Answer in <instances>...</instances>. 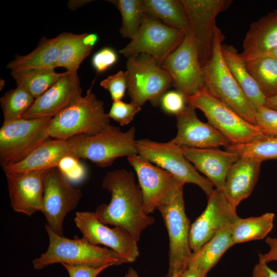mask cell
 I'll use <instances>...</instances> for the list:
<instances>
[{"label": "cell", "instance_id": "6da1fadb", "mask_svg": "<svg viewBox=\"0 0 277 277\" xmlns=\"http://www.w3.org/2000/svg\"><path fill=\"white\" fill-rule=\"evenodd\" d=\"M103 187L111 193L108 204L99 205L95 210L103 224L123 227L138 242L142 231L154 223V219L144 210L141 189L132 171L124 169L108 172Z\"/></svg>", "mask_w": 277, "mask_h": 277}, {"label": "cell", "instance_id": "8fae6325", "mask_svg": "<svg viewBox=\"0 0 277 277\" xmlns=\"http://www.w3.org/2000/svg\"><path fill=\"white\" fill-rule=\"evenodd\" d=\"M136 145L139 155L170 172L183 184L197 185L207 197L214 190L212 183L200 174L184 154L182 147L171 141L163 143L141 139Z\"/></svg>", "mask_w": 277, "mask_h": 277}, {"label": "cell", "instance_id": "83f0119b", "mask_svg": "<svg viewBox=\"0 0 277 277\" xmlns=\"http://www.w3.org/2000/svg\"><path fill=\"white\" fill-rule=\"evenodd\" d=\"M144 13L173 28L190 31L188 17L181 0H142Z\"/></svg>", "mask_w": 277, "mask_h": 277}, {"label": "cell", "instance_id": "d590c367", "mask_svg": "<svg viewBox=\"0 0 277 277\" xmlns=\"http://www.w3.org/2000/svg\"><path fill=\"white\" fill-rule=\"evenodd\" d=\"M141 106L133 103H127L122 101H113L108 117L112 118L120 125L129 124L135 115L141 110Z\"/></svg>", "mask_w": 277, "mask_h": 277}, {"label": "cell", "instance_id": "7c38bea8", "mask_svg": "<svg viewBox=\"0 0 277 277\" xmlns=\"http://www.w3.org/2000/svg\"><path fill=\"white\" fill-rule=\"evenodd\" d=\"M71 183L57 167L48 169L45 172L41 212L47 224L61 236H63L66 216L77 206L82 196L81 189L73 187Z\"/></svg>", "mask_w": 277, "mask_h": 277}, {"label": "cell", "instance_id": "8992f818", "mask_svg": "<svg viewBox=\"0 0 277 277\" xmlns=\"http://www.w3.org/2000/svg\"><path fill=\"white\" fill-rule=\"evenodd\" d=\"M186 103L201 110L208 123L224 135L231 145L242 144L265 136L256 125L252 124L213 96L204 87L186 96Z\"/></svg>", "mask_w": 277, "mask_h": 277}, {"label": "cell", "instance_id": "4316f807", "mask_svg": "<svg viewBox=\"0 0 277 277\" xmlns=\"http://www.w3.org/2000/svg\"><path fill=\"white\" fill-rule=\"evenodd\" d=\"M232 224L223 227L199 251L193 253L188 266H194L207 275L224 253L234 245L232 240Z\"/></svg>", "mask_w": 277, "mask_h": 277}, {"label": "cell", "instance_id": "9c48e42d", "mask_svg": "<svg viewBox=\"0 0 277 277\" xmlns=\"http://www.w3.org/2000/svg\"><path fill=\"white\" fill-rule=\"evenodd\" d=\"M126 71L131 102L141 106L147 101L154 106L159 104L162 96L172 84L170 74L146 54L128 58Z\"/></svg>", "mask_w": 277, "mask_h": 277}, {"label": "cell", "instance_id": "bcb514c9", "mask_svg": "<svg viewBox=\"0 0 277 277\" xmlns=\"http://www.w3.org/2000/svg\"><path fill=\"white\" fill-rule=\"evenodd\" d=\"M98 40V36L95 33H85L83 42L86 46L93 48Z\"/></svg>", "mask_w": 277, "mask_h": 277}, {"label": "cell", "instance_id": "30bf717a", "mask_svg": "<svg viewBox=\"0 0 277 277\" xmlns=\"http://www.w3.org/2000/svg\"><path fill=\"white\" fill-rule=\"evenodd\" d=\"M164 221L169 239V269L167 277L186 269L192 255L189 241L190 221L185 210L183 187L157 209Z\"/></svg>", "mask_w": 277, "mask_h": 277}, {"label": "cell", "instance_id": "603a6c76", "mask_svg": "<svg viewBox=\"0 0 277 277\" xmlns=\"http://www.w3.org/2000/svg\"><path fill=\"white\" fill-rule=\"evenodd\" d=\"M262 162L252 157L242 156L229 170L222 191L235 208L252 193L258 181Z\"/></svg>", "mask_w": 277, "mask_h": 277}, {"label": "cell", "instance_id": "44dd1931", "mask_svg": "<svg viewBox=\"0 0 277 277\" xmlns=\"http://www.w3.org/2000/svg\"><path fill=\"white\" fill-rule=\"evenodd\" d=\"M182 149L196 169L205 175L215 188L220 190L224 188L229 170L241 157L236 153L217 148Z\"/></svg>", "mask_w": 277, "mask_h": 277}, {"label": "cell", "instance_id": "7bdbcfd3", "mask_svg": "<svg viewBox=\"0 0 277 277\" xmlns=\"http://www.w3.org/2000/svg\"><path fill=\"white\" fill-rule=\"evenodd\" d=\"M266 243L269 247V250L265 254L259 253V262L268 263L273 261H277V238L268 237Z\"/></svg>", "mask_w": 277, "mask_h": 277}, {"label": "cell", "instance_id": "d4e9b609", "mask_svg": "<svg viewBox=\"0 0 277 277\" xmlns=\"http://www.w3.org/2000/svg\"><path fill=\"white\" fill-rule=\"evenodd\" d=\"M63 33L55 38H42L34 50L25 55H16L7 65L11 72L30 69H54L58 61Z\"/></svg>", "mask_w": 277, "mask_h": 277}, {"label": "cell", "instance_id": "9a60e30c", "mask_svg": "<svg viewBox=\"0 0 277 277\" xmlns=\"http://www.w3.org/2000/svg\"><path fill=\"white\" fill-rule=\"evenodd\" d=\"M161 67L170 75L176 90L185 96L204 87V73L197 49L190 31L179 46L164 60Z\"/></svg>", "mask_w": 277, "mask_h": 277}, {"label": "cell", "instance_id": "484cf974", "mask_svg": "<svg viewBox=\"0 0 277 277\" xmlns=\"http://www.w3.org/2000/svg\"><path fill=\"white\" fill-rule=\"evenodd\" d=\"M225 62L244 93L256 109L265 106L266 97L248 70L244 60L231 45H222Z\"/></svg>", "mask_w": 277, "mask_h": 277}, {"label": "cell", "instance_id": "3957f363", "mask_svg": "<svg viewBox=\"0 0 277 277\" xmlns=\"http://www.w3.org/2000/svg\"><path fill=\"white\" fill-rule=\"evenodd\" d=\"M224 39V36L216 27L211 57L203 67L204 87L213 96L247 122L256 125V109L244 93L224 61L222 52Z\"/></svg>", "mask_w": 277, "mask_h": 277}, {"label": "cell", "instance_id": "1f68e13d", "mask_svg": "<svg viewBox=\"0 0 277 277\" xmlns=\"http://www.w3.org/2000/svg\"><path fill=\"white\" fill-rule=\"evenodd\" d=\"M245 61L248 70L266 97L277 95V59L261 56Z\"/></svg>", "mask_w": 277, "mask_h": 277}, {"label": "cell", "instance_id": "ac0fdd59", "mask_svg": "<svg viewBox=\"0 0 277 277\" xmlns=\"http://www.w3.org/2000/svg\"><path fill=\"white\" fill-rule=\"evenodd\" d=\"M77 72L66 71L54 84L35 99L23 118H53L82 96Z\"/></svg>", "mask_w": 277, "mask_h": 277}, {"label": "cell", "instance_id": "5bb4252c", "mask_svg": "<svg viewBox=\"0 0 277 277\" xmlns=\"http://www.w3.org/2000/svg\"><path fill=\"white\" fill-rule=\"evenodd\" d=\"M83 238L90 243L102 245L116 252L123 263L134 262L139 255L137 242L125 228H111L102 223L95 212L78 211L74 219Z\"/></svg>", "mask_w": 277, "mask_h": 277}, {"label": "cell", "instance_id": "f6af8a7d", "mask_svg": "<svg viewBox=\"0 0 277 277\" xmlns=\"http://www.w3.org/2000/svg\"><path fill=\"white\" fill-rule=\"evenodd\" d=\"M206 275L193 266H188L180 274V277H206Z\"/></svg>", "mask_w": 277, "mask_h": 277}, {"label": "cell", "instance_id": "836d02e7", "mask_svg": "<svg viewBox=\"0 0 277 277\" xmlns=\"http://www.w3.org/2000/svg\"><path fill=\"white\" fill-rule=\"evenodd\" d=\"M120 11L122 25L120 33L124 38L131 39L138 30L144 15L142 0H111Z\"/></svg>", "mask_w": 277, "mask_h": 277}, {"label": "cell", "instance_id": "7a4b0ae2", "mask_svg": "<svg viewBox=\"0 0 277 277\" xmlns=\"http://www.w3.org/2000/svg\"><path fill=\"white\" fill-rule=\"evenodd\" d=\"M45 229L49 246L46 252L33 261L35 269H42L56 263L92 267L124 263L118 254L110 249L93 245L83 237L75 236L71 239L60 235L48 224L45 225Z\"/></svg>", "mask_w": 277, "mask_h": 277}, {"label": "cell", "instance_id": "d6986e66", "mask_svg": "<svg viewBox=\"0 0 277 277\" xmlns=\"http://www.w3.org/2000/svg\"><path fill=\"white\" fill-rule=\"evenodd\" d=\"M176 117L177 134L171 140L181 147L212 148L230 144L228 140L209 123L200 121L195 108L188 105Z\"/></svg>", "mask_w": 277, "mask_h": 277}, {"label": "cell", "instance_id": "60d3db41", "mask_svg": "<svg viewBox=\"0 0 277 277\" xmlns=\"http://www.w3.org/2000/svg\"><path fill=\"white\" fill-rule=\"evenodd\" d=\"M163 109L166 112L176 115L186 107V96L180 92H166L162 96L160 103Z\"/></svg>", "mask_w": 277, "mask_h": 277}, {"label": "cell", "instance_id": "681fc988", "mask_svg": "<svg viewBox=\"0 0 277 277\" xmlns=\"http://www.w3.org/2000/svg\"><path fill=\"white\" fill-rule=\"evenodd\" d=\"M125 277H138L137 272L132 268H129Z\"/></svg>", "mask_w": 277, "mask_h": 277}, {"label": "cell", "instance_id": "f546056e", "mask_svg": "<svg viewBox=\"0 0 277 277\" xmlns=\"http://www.w3.org/2000/svg\"><path fill=\"white\" fill-rule=\"evenodd\" d=\"M85 33L63 32L56 68L64 67L68 72H77L80 65L91 52L92 48L83 42Z\"/></svg>", "mask_w": 277, "mask_h": 277}, {"label": "cell", "instance_id": "ee69618b", "mask_svg": "<svg viewBox=\"0 0 277 277\" xmlns=\"http://www.w3.org/2000/svg\"><path fill=\"white\" fill-rule=\"evenodd\" d=\"M252 277H277V272L268 267L267 263L259 262L253 268Z\"/></svg>", "mask_w": 277, "mask_h": 277}, {"label": "cell", "instance_id": "ba28073f", "mask_svg": "<svg viewBox=\"0 0 277 277\" xmlns=\"http://www.w3.org/2000/svg\"><path fill=\"white\" fill-rule=\"evenodd\" d=\"M187 32L144 13L138 30L119 52L127 58L143 53L149 55L161 67L164 60L181 44Z\"/></svg>", "mask_w": 277, "mask_h": 277}, {"label": "cell", "instance_id": "4fadbf2b", "mask_svg": "<svg viewBox=\"0 0 277 277\" xmlns=\"http://www.w3.org/2000/svg\"><path fill=\"white\" fill-rule=\"evenodd\" d=\"M127 157L137 176L144 210L147 214L153 213L167 203L177 189L184 185L171 173L154 165L138 154Z\"/></svg>", "mask_w": 277, "mask_h": 277}, {"label": "cell", "instance_id": "cb8c5ba5", "mask_svg": "<svg viewBox=\"0 0 277 277\" xmlns=\"http://www.w3.org/2000/svg\"><path fill=\"white\" fill-rule=\"evenodd\" d=\"M276 46L277 10L250 25L243 41V52L240 54L246 61L260 56Z\"/></svg>", "mask_w": 277, "mask_h": 277}, {"label": "cell", "instance_id": "d6a6232c", "mask_svg": "<svg viewBox=\"0 0 277 277\" xmlns=\"http://www.w3.org/2000/svg\"><path fill=\"white\" fill-rule=\"evenodd\" d=\"M34 101L32 95L20 86L6 92L0 98L4 115L3 123L23 118Z\"/></svg>", "mask_w": 277, "mask_h": 277}, {"label": "cell", "instance_id": "4dcf8cb0", "mask_svg": "<svg viewBox=\"0 0 277 277\" xmlns=\"http://www.w3.org/2000/svg\"><path fill=\"white\" fill-rule=\"evenodd\" d=\"M66 72L57 73L54 69H30L11 72L17 86L27 90L35 99L54 84Z\"/></svg>", "mask_w": 277, "mask_h": 277}, {"label": "cell", "instance_id": "f1b7e54d", "mask_svg": "<svg viewBox=\"0 0 277 277\" xmlns=\"http://www.w3.org/2000/svg\"><path fill=\"white\" fill-rule=\"evenodd\" d=\"M274 216V213L267 212L259 216L239 217L232 225V240L234 245L264 239L273 228Z\"/></svg>", "mask_w": 277, "mask_h": 277}, {"label": "cell", "instance_id": "f35d334b", "mask_svg": "<svg viewBox=\"0 0 277 277\" xmlns=\"http://www.w3.org/2000/svg\"><path fill=\"white\" fill-rule=\"evenodd\" d=\"M255 122L265 135L277 137V110L266 106L260 107L256 109Z\"/></svg>", "mask_w": 277, "mask_h": 277}, {"label": "cell", "instance_id": "f907efd6", "mask_svg": "<svg viewBox=\"0 0 277 277\" xmlns=\"http://www.w3.org/2000/svg\"><path fill=\"white\" fill-rule=\"evenodd\" d=\"M181 273L180 272H176L169 277H180Z\"/></svg>", "mask_w": 277, "mask_h": 277}, {"label": "cell", "instance_id": "b9f144b4", "mask_svg": "<svg viewBox=\"0 0 277 277\" xmlns=\"http://www.w3.org/2000/svg\"><path fill=\"white\" fill-rule=\"evenodd\" d=\"M68 272L69 277H96L110 265L100 267H92L86 265L62 264Z\"/></svg>", "mask_w": 277, "mask_h": 277}, {"label": "cell", "instance_id": "7402d4cb", "mask_svg": "<svg viewBox=\"0 0 277 277\" xmlns=\"http://www.w3.org/2000/svg\"><path fill=\"white\" fill-rule=\"evenodd\" d=\"M67 155L74 156L73 149L68 142L49 138L21 161L2 168L5 173L47 170L57 167L60 161Z\"/></svg>", "mask_w": 277, "mask_h": 277}, {"label": "cell", "instance_id": "2e32d148", "mask_svg": "<svg viewBox=\"0 0 277 277\" xmlns=\"http://www.w3.org/2000/svg\"><path fill=\"white\" fill-rule=\"evenodd\" d=\"M186 11L190 31L196 45L200 61L203 67L212 53L215 19L228 8L231 0H181Z\"/></svg>", "mask_w": 277, "mask_h": 277}, {"label": "cell", "instance_id": "277c9868", "mask_svg": "<svg viewBox=\"0 0 277 277\" xmlns=\"http://www.w3.org/2000/svg\"><path fill=\"white\" fill-rule=\"evenodd\" d=\"M67 141L75 157L88 160L100 167L110 166L118 157L138 154L134 127L124 132L110 125L97 134H78Z\"/></svg>", "mask_w": 277, "mask_h": 277}, {"label": "cell", "instance_id": "74e56055", "mask_svg": "<svg viewBox=\"0 0 277 277\" xmlns=\"http://www.w3.org/2000/svg\"><path fill=\"white\" fill-rule=\"evenodd\" d=\"M79 160L73 155H67L60 161L57 167L71 183L80 182L86 175V168Z\"/></svg>", "mask_w": 277, "mask_h": 277}, {"label": "cell", "instance_id": "e0dca14e", "mask_svg": "<svg viewBox=\"0 0 277 277\" xmlns=\"http://www.w3.org/2000/svg\"><path fill=\"white\" fill-rule=\"evenodd\" d=\"M208 198L205 209L190 226L189 241L193 253L199 251L223 227L239 217L236 208L222 190L214 189Z\"/></svg>", "mask_w": 277, "mask_h": 277}, {"label": "cell", "instance_id": "ffe728a7", "mask_svg": "<svg viewBox=\"0 0 277 277\" xmlns=\"http://www.w3.org/2000/svg\"><path fill=\"white\" fill-rule=\"evenodd\" d=\"M46 170L5 173L10 204L14 211L29 216L42 211Z\"/></svg>", "mask_w": 277, "mask_h": 277}, {"label": "cell", "instance_id": "ab89813d", "mask_svg": "<svg viewBox=\"0 0 277 277\" xmlns=\"http://www.w3.org/2000/svg\"><path fill=\"white\" fill-rule=\"evenodd\" d=\"M117 60L116 51L111 47H105L93 54L91 65L97 72L103 73L114 65Z\"/></svg>", "mask_w": 277, "mask_h": 277}, {"label": "cell", "instance_id": "e575fe53", "mask_svg": "<svg viewBox=\"0 0 277 277\" xmlns=\"http://www.w3.org/2000/svg\"><path fill=\"white\" fill-rule=\"evenodd\" d=\"M225 149L236 153L240 156H250L262 162L276 159L277 137L265 135L245 144H230Z\"/></svg>", "mask_w": 277, "mask_h": 277}, {"label": "cell", "instance_id": "52a82bcc", "mask_svg": "<svg viewBox=\"0 0 277 277\" xmlns=\"http://www.w3.org/2000/svg\"><path fill=\"white\" fill-rule=\"evenodd\" d=\"M52 118H22L3 123L0 129V164H15L50 138L48 126Z\"/></svg>", "mask_w": 277, "mask_h": 277}, {"label": "cell", "instance_id": "7dc6e473", "mask_svg": "<svg viewBox=\"0 0 277 277\" xmlns=\"http://www.w3.org/2000/svg\"><path fill=\"white\" fill-rule=\"evenodd\" d=\"M265 106L277 110V95L271 97L266 98Z\"/></svg>", "mask_w": 277, "mask_h": 277}, {"label": "cell", "instance_id": "c3c4849f", "mask_svg": "<svg viewBox=\"0 0 277 277\" xmlns=\"http://www.w3.org/2000/svg\"><path fill=\"white\" fill-rule=\"evenodd\" d=\"M261 56H268V57H273V58L277 59V46H276L275 48H274L272 50L269 51L267 53L258 57H261Z\"/></svg>", "mask_w": 277, "mask_h": 277}, {"label": "cell", "instance_id": "5b68a950", "mask_svg": "<svg viewBox=\"0 0 277 277\" xmlns=\"http://www.w3.org/2000/svg\"><path fill=\"white\" fill-rule=\"evenodd\" d=\"M110 125L103 102L90 89L85 96L52 118L48 131L50 137L67 140L78 134H97Z\"/></svg>", "mask_w": 277, "mask_h": 277}, {"label": "cell", "instance_id": "8d00e7d4", "mask_svg": "<svg viewBox=\"0 0 277 277\" xmlns=\"http://www.w3.org/2000/svg\"><path fill=\"white\" fill-rule=\"evenodd\" d=\"M100 86L108 90L113 101H121L128 90V74L120 70L102 81Z\"/></svg>", "mask_w": 277, "mask_h": 277}]
</instances>
